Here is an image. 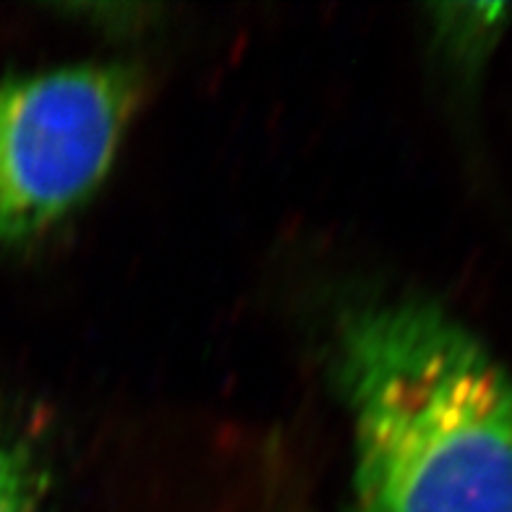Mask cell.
<instances>
[{
  "instance_id": "cell-1",
  "label": "cell",
  "mask_w": 512,
  "mask_h": 512,
  "mask_svg": "<svg viewBox=\"0 0 512 512\" xmlns=\"http://www.w3.org/2000/svg\"><path fill=\"white\" fill-rule=\"evenodd\" d=\"M353 512H512V374L450 314L400 301L340 332Z\"/></svg>"
},
{
  "instance_id": "cell-2",
  "label": "cell",
  "mask_w": 512,
  "mask_h": 512,
  "mask_svg": "<svg viewBox=\"0 0 512 512\" xmlns=\"http://www.w3.org/2000/svg\"><path fill=\"white\" fill-rule=\"evenodd\" d=\"M136 97L128 66L0 79V246L37 236L100 186Z\"/></svg>"
},
{
  "instance_id": "cell-3",
  "label": "cell",
  "mask_w": 512,
  "mask_h": 512,
  "mask_svg": "<svg viewBox=\"0 0 512 512\" xmlns=\"http://www.w3.org/2000/svg\"><path fill=\"white\" fill-rule=\"evenodd\" d=\"M510 16L512 6L502 3L439 6L434 8V27L452 61L473 66L494 48L499 34L510 24Z\"/></svg>"
},
{
  "instance_id": "cell-4",
  "label": "cell",
  "mask_w": 512,
  "mask_h": 512,
  "mask_svg": "<svg viewBox=\"0 0 512 512\" xmlns=\"http://www.w3.org/2000/svg\"><path fill=\"white\" fill-rule=\"evenodd\" d=\"M42 489L45 481L32 452L0 429V512H37Z\"/></svg>"
}]
</instances>
